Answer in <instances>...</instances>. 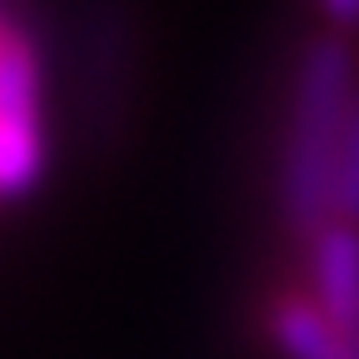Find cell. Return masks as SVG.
Here are the masks:
<instances>
[{
    "instance_id": "8992f818",
    "label": "cell",
    "mask_w": 359,
    "mask_h": 359,
    "mask_svg": "<svg viewBox=\"0 0 359 359\" xmlns=\"http://www.w3.org/2000/svg\"><path fill=\"white\" fill-rule=\"evenodd\" d=\"M334 224H354L359 230V100L344 130V150H339V175H334Z\"/></svg>"
},
{
    "instance_id": "6da1fadb",
    "label": "cell",
    "mask_w": 359,
    "mask_h": 359,
    "mask_svg": "<svg viewBox=\"0 0 359 359\" xmlns=\"http://www.w3.org/2000/svg\"><path fill=\"white\" fill-rule=\"evenodd\" d=\"M354 100H359V60L349 35L309 40L294 65L290 130L280 150V215L290 235L304 245H314L334 224V175Z\"/></svg>"
},
{
    "instance_id": "5b68a950",
    "label": "cell",
    "mask_w": 359,
    "mask_h": 359,
    "mask_svg": "<svg viewBox=\"0 0 359 359\" xmlns=\"http://www.w3.org/2000/svg\"><path fill=\"white\" fill-rule=\"evenodd\" d=\"M45 165L40 120H6L0 115V200H20Z\"/></svg>"
},
{
    "instance_id": "7a4b0ae2",
    "label": "cell",
    "mask_w": 359,
    "mask_h": 359,
    "mask_svg": "<svg viewBox=\"0 0 359 359\" xmlns=\"http://www.w3.org/2000/svg\"><path fill=\"white\" fill-rule=\"evenodd\" d=\"M309 250H314V299L359 359V230L330 224Z\"/></svg>"
},
{
    "instance_id": "ba28073f",
    "label": "cell",
    "mask_w": 359,
    "mask_h": 359,
    "mask_svg": "<svg viewBox=\"0 0 359 359\" xmlns=\"http://www.w3.org/2000/svg\"><path fill=\"white\" fill-rule=\"evenodd\" d=\"M20 25V15H15V6L11 0H0V50H6V40H11V30Z\"/></svg>"
},
{
    "instance_id": "277c9868",
    "label": "cell",
    "mask_w": 359,
    "mask_h": 359,
    "mask_svg": "<svg viewBox=\"0 0 359 359\" xmlns=\"http://www.w3.org/2000/svg\"><path fill=\"white\" fill-rule=\"evenodd\" d=\"M0 115L6 120H40V45L20 20L0 50Z\"/></svg>"
},
{
    "instance_id": "52a82bcc",
    "label": "cell",
    "mask_w": 359,
    "mask_h": 359,
    "mask_svg": "<svg viewBox=\"0 0 359 359\" xmlns=\"http://www.w3.org/2000/svg\"><path fill=\"white\" fill-rule=\"evenodd\" d=\"M320 11L330 15L334 35H354L359 30V0H320Z\"/></svg>"
},
{
    "instance_id": "3957f363",
    "label": "cell",
    "mask_w": 359,
    "mask_h": 359,
    "mask_svg": "<svg viewBox=\"0 0 359 359\" xmlns=\"http://www.w3.org/2000/svg\"><path fill=\"white\" fill-rule=\"evenodd\" d=\"M269 334H275L285 359H354V349L330 325L320 299H304V294H280L269 304Z\"/></svg>"
}]
</instances>
